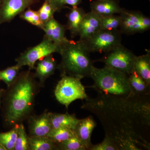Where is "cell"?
<instances>
[{
    "label": "cell",
    "instance_id": "1",
    "mask_svg": "<svg viewBox=\"0 0 150 150\" xmlns=\"http://www.w3.org/2000/svg\"><path fill=\"white\" fill-rule=\"evenodd\" d=\"M81 108L99 119L105 136L120 150L150 149V96L115 97L98 94Z\"/></svg>",
    "mask_w": 150,
    "mask_h": 150
},
{
    "label": "cell",
    "instance_id": "2",
    "mask_svg": "<svg viewBox=\"0 0 150 150\" xmlns=\"http://www.w3.org/2000/svg\"><path fill=\"white\" fill-rule=\"evenodd\" d=\"M30 71L20 73L16 81L9 87L5 99V120L14 126L27 118L34 105L37 84Z\"/></svg>",
    "mask_w": 150,
    "mask_h": 150
},
{
    "label": "cell",
    "instance_id": "3",
    "mask_svg": "<svg viewBox=\"0 0 150 150\" xmlns=\"http://www.w3.org/2000/svg\"><path fill=\"white\" fill-rule=\"evenodd\" d=\"M59 54L62 56V61L58 68L61 74L81 79L90 77L93 62L82 41L69 40L61 45Z\"/></svg>",
    "mask_w": 150,
    "mask_h": 150
},
{
    "label": "cell",
    "instance_id": "4",
    "mask_svg": "<svg viewBox=\"0 0 150 150\" xmlns=\"http://www.w3.org/2000/svg\"><path fill=\"white\" fill-rule=\"evenodd\" d=\"M90 77L94 82L91 87L98 93L115 97L134 95L129 85L128 76L118 70L106 66L100 69L94 66Z\"/></svg>",
    "mask_w": 150,
    "mask_h": 150
},
{
    "label": "cell",
    "instance_id": "5",
    "mask_svg": "<svg viewBox=\"0 0 150 150\" xmlns=\"http://www.w3.org/2000/svg\"><path fill=\"white\" fill-rule=\"evenodd\" d=\"M81 79L62 75L55 88L54 94L56 100L68 109L73 101L78 99L85 100L88 97Z\"/></svg>",
    "mask_w": 150,
    "mask_h": 150
},
{
    "label": "cell",
    "instance_id": "6",
    "mask_svg": "<svg viewBox=\"0 0 150 150\" xmlns=\"http://www.w3.org/2000/svg\"><path fill=\"white\" fill-rule=\"evenodd\" d=\"M61 46L43 38L40 43L28 48L22 53L16 60V65L21 68L28 66L29 70L34 69L36 62L48 55L59 53Z\"/></svg>",
    "mask_w": 150,
    "mask_h": 150
},
{
    "label": "cell",
    "instance_id": "7",
    "mask_svg": "<svg viewBox=\"0 0 150 150\" xmlns=\"http://www.w3.org/2000/svg\"><path fill=\"white\" fill-rule=\"evenodd\" d=\"M121 34L119 30H100L89 38L82 41L90 53H107L121 44Z\"/></svg>",
    "mask_w": 150,
    "mask_h": 150
},
{
    "label": "cell",
    "instance_id": "8",
    "mask_svg": "<svg viewBox=\"0 0 150 150\" xmlns=\"http://www.w3.org/2000/svg\"><path fill=\"white\" fill-rule=\"evenodd\" d=\"M136 56L132 51L121 44L108 52L98 61L104 63L105 66L118 70L128 76L134 70Z\"/></svg>",
    "mask_w": 150,
    "mask_h": 150
},
{
    "label": "cell",
    "instance_id": "9",
    "mask_svg": "<svg viewBox=\"0 0 150 150\" xmlns=\"http://www.w3.org/2000/svg\"><path fill=\"white\" fill-rule=\"evenodd\" d=\"M38 0H2L0 5V24L11 21Z\"/></svg>",
    "mask_w": 150,
    "mask_h": 150
},
{
    "label": "cell",
    "instance_id": "10",
    "mask_svg": "<svg viewBox=\"0 0 150 150\" xmlns=\"http://www.w3.org/2000/svg\"><path fill=\"white\" fill-rule=\"evenodd\" d=\"M28 128L29 136L47 137L52 130L49 112L30 117Z\"/></svg>",
    "mask_w": 150,
    "mask_h": 150
},
{
    "label": "cell",
    "instance_id": "11",
    "mask_svg": "<svg viewBox=\"0 0 150 150\" xmlns=\"http://www.w3.org/2000/svg\"><path fill=\"white\" fill-rule=\"evenodd\" d=\"M141 13L123 9L122 12L119 14L121 17V25L119 29L121 33L130 35L144 32L140 23Z\"/></svg>",
    "mask_w": 150,
    "mask_h": 150
},
{
    "label": "cell",
    "instance_id": "12",
    "mask_svg": "<svg viewBox=\"0 0 150 150\" xmlns=\"http://www.w3.org/2000/svg\"><path fill=\"white\" fill-rule=\"evenodd\" d=\"M66 26L54 18L44 23L43 29L44 37L59 46L67 43L69 40L66 36Z\"/></svg>",
    "mask_w": 150,
    "mask_h": 150
},
{
    "label": "cell",
    "instance_id": "13",
    "mask_svg": "<svg viewBox=\"0 0 150 150\" xmlns=\"http://www.w3.org/2000/svg\"><path fill=\"white\" fill-rule=\"evenodd\" d=\"M96 126V122L90 115L83 119H79L73 129L75 136L80 140L87 150H89L93 145L91 142V137Z\"/></svg>",
    "mask_w": 150,
    "mask_h": 150
},
{
    "label": "cell",
    "instance_id": "14",
    "mask_svg": "<svg viewBox=\"0 0 150 150\" xmlns=\"http://www.w3.org/2000/svg\"><path fill=\"white\" fill-rule=\"evenodd\" d=\"M101 16L92 11L86 13L80 29V41L91 37L100 30Z\"/></svg>",
    "mask_w": 150,
    "mask_h": 150
},
{
    "label": "cell",
    "instance_id": "15",
    "mask_svg": "<svg viewBox=\"0 0 150 150\" xmlns=\"http://www.w3.org/2000/svg\"><path fill=\"white\" fill-rule=\"evenodd\" d=\"M36 64L34 76L39 79L40 85H42L48 78L54 74L58 66L53 54L40 59Z\"/></svg>",
    "mask_w": 150,
    "mask_h": 150
},
{
    "label": "cell",
    "instance_id": "16",
    "mask_svg": "<svg viewBox=\"0 0 150 150\" xmlns=\"http://www.w3.org/2000/svg\"><path fill=\"white\" fill-rule=\"evenodd\" d=\"M91 11L101 17L120 14L123 11L116 0L94 1L91 3Z\"/></svg>",
    "mask_w": 150,
    "mask_h": 150
},
{
    "label": "cell",
    "instance_id": "17",
    "mask_svg": "<svg viewBox=\"0 0 150 150\" xmlns=\"http://www.w3.org/2000/svg\"><path fill=\"white\" fill-rule=\"evenodd\" d=\"M86 13L83 9L77 6L70 9L67 14L68 20L66 27L69 30L71 37L73 38L79 34L81 25Z\"/></svg>",
    "mask_w": 150,
    "mask_h": 150
},
{
    "label": "cell",
    "instance_id": "18",
    "mask_svg": "<svg viewBox=\"0 0 150 150\" xmlns=\"http://www.w3.org/2000/svg\"><path fill=\"white\" fill-rule=\"evenodd\" d=\"M52 130L59 128L74 129L79 119L76 115L69 114L68 112L62 113H52L49 112Z\"/></svg>",
    "mask_w": 150,
    "mask_h": 150
},
{
    "label": "cell",
    "instance_id": "19",
    "mask_svg": "<svg viewBox=\"0 0 150 150\" xmlns=\"http://www.w3.org/2000/svg\"><path fill=\"white\" fill-rule=\"evenodd\" d=\"M142 56H136L134 63V70L142 79L150 85V51Z\"/></svg>",
    "mask_w": 150,
    "mask_h": 150
},
{
    "label": "cell",
    "instance_id": "20",
    "mask_svg": "<svg viewBox=\"0 0 150 150\" xmlns=\"http://www.w3.org/2000/svg\"><path fill=\"white\" fill-rule=\"evenodd\" d=\"M129 85L134 95L146 96L150 95V85L148 84L134 70L128 76Z\"/></svg>",
    "mask_w": 150,
    "mask_h": 150
},
{
    "label": "cell",
    "instance_id": "21",
    "mask_svg": "<svg viewBox=\"0 0 150 150\" xmlns=\"http://www.w3.org/2000/svg\"><path fill=\"white\" fill-rule=\"evenodd\" d=\"M29 150H59L58 146L47 137L28 136Z\"/></svg>",
    "mask_w": 150,
    "mask_h": 150
},
{
    "label": "cell",
    "instance_id": "22",
    "mask_svg": "<svg viewBox=\"0 0 150 150\" xmlns=\"http://www.w3.org/2000/svg\"><path fill=\"white\" fill-rule=\"evenodd\" d=\"M18 124L13 126L10 131L0 133V144L6 150H13L18 131Z\"/></svg>",
    "mask_w": 150,
    "mask_h": 150
},
{
    "label": "cell",
    "instance_id": "23",
    "mask_svg": "<svg viewBox=\"0 0 150 150\" xmlns=\"http://www.w3.org/2000/svg\"><path fill=\"white\" fill-rule=\"evenodd\" d=\"M74 136L73 129L59 128L52 130L47 137L57 144Z\"/></svg>",
    "mask_w": 150,
    "mask_h": 150
},
{
    "label": "cell",
    "instance_id": "24",
    "mask_svg": "<svg viewBox=\"0 0 150 150\" xmlns=\"http://www.w3.org/2000/svg\"><path fill=\"white\" fill-rule=\"evenodd\" d=\"M121 23L120 15H113L109 16L101 17L100 30H119Z\"/></svg>",
    "mask_w": 150,
    "mask_h": 150
},
{
    "label": "cell",
    "instance_id": "25",
    "mask_svg": "<svg viewBox=\"0 0 150 150\" xmlns=\"http://www.w3.org/2000/svg\"><path fill=\"white\" fill-rule=\"evenodd\" d=\"M21 68L17 65L8 67L0 71V79L9 87L16 81L20 74Z\"/></svg>",
    "mask_w": 150,
    "mask_h": 150
},
{
    "label": "cell",
    "instance_id": "26",
    "mask_svg": "<svg viewBox=\"0 0 150 150\" xmlns=\"http://www.w3.org/2000/svg\"><path fill=\"white\" fill-rule=\"evenodd\" d=\"M20 17L30 24L43 29L44 23L39 17L37 11L33 10L28 8L26 10L20 14Z\"/></svg>",
    "mask_w": 150,
    "mask_h": 150
},
{
    "label": "cell",
    "instance_id": "27",
    "mask_svg": "<svg viewBox=\"0 0 150 150\" xmlns=\"http://www.w3.org/2000/svg\"><path fill=\"white\" fill-rule=\"evenodd\" d=\"M13 150H29L28 136L21 123L18 124L17 137Z\"/></svg>",
    "mask_w": 150,
    "mask_h": 150
},
{
    "label": "cell",
    "instance_id": "28",
    "mask_svg": "<svg viewBox=\"0 0 150 150\" xmlns=\"http://www.w3.org/2000/svg\"><path fill=\"white\" fill-rule=\"evenodd\" d=\"M37 12L40 20L44 23L54 18V13L58 11L52 4L47 0H45L43 5Z\"/></svg>",
    "mask_w": 150,
    "mask_h": 150
},
{
    "label": "cell",
    "instance_id": "29",
    "mask_svg": "<svg viewBox=\"0 0 150 150\" xmlns=\"http://www.w3.org/2000/svg\"><path fill=\"white\" fill-rule=\"evenodd\" d=\"M59 150H86L85 146L76 136L57 144Z\"/></svg>",
    "mask_w": 150,
    "mask_h": 150
},
{
    "label": "cell",
    "instance_id": "30",
    "mask_svg": "<svg viewBox=\"0 0 150 150\" xmlns=\"http://www.w3.org/2000/svg\"><path fill=\"white\" fill-rule=\"evenodd\" d=\"M89 150H120L118 145L105 136L102 142L96 145H93Z\"/></svg>",
    "mask_w": 150,
    "mask_h": 150
},
{
    "label": "cell",
    "instance_id": "31",
    "mask_svg": "<svg viewBox=\"0 0 150 150\" xmlns=\"http://www.w3.org/2000/svg\"><path fill=\"white\" fill-rule=\"evenodd\" d=\"M140 23L144 32L146 31L150 28V19L141 13L140 16Z\"/></svg>",
    "mask_w": 150,
    "mask_h": 150
},
{
    "label": "cell",
    "instance_id": "32",
    "mask_svg": "<svg viewBox=\"0 0 150 150\" xmlns=\"http://www.w3.org/2000/svg\"><path fill=\"white\" fill-rule=\"evenodd\" d=\"M56 7L57 11H60L66 7L64 0H47Z\"/></svg>",
    "mask_w": 150,
    "mask_h": 150
},
{
    "label": "cell",
    "instance_id": "33",
    "mask_svg": "<svg viewBox=\"0 0 150 150\" xmlns=\"http://www.w3.org/2000/svg\"><path fill=\"white\" fill-rule=\"evenodd\" d=\"M82 0H64L65 5H68L74 7H77L81 3Z\"/></svg>",
    "mask_w": 150,
    "mask_h": 150
},
{
    "label": "cell",
    "instance_id": "34",
    "mask_svg": "<svg viewBox=\"0 0 150 150\" xmlns=\"http://www.w3.org/2000/svg\"><path fill=\"white\" fill-rule=\"evenodd\" d=\"M4 89H1L0 90V106H1V98L3 95L4 94Z\"/></svg>",
    "mask_w": 150,
    "mask_h": 150
},
{
    "label": "cell",
    "instance_id": "35",
    "mask_svg": "<svg viewBox=\"0 0 150 150\" xmlns=\"http://www.w3.org/2000/svg\"><path fill=\"white\" fill-rule=\"evenodd\" d=\"M0 150H6V149L1 144H0Z\"/></svg>",
    "mask_w": 150,
    "mask_h": 150
},
{
    "label": "cell",
    "instance_id": "36",
    "mask_svg": "<svg viewBox=\"0 0 150 150\" xmlns=\"http://www.w3.org/2000/svg\"><path fill=\"white\" fill-rule=\"evenodd\" d=\"M2 1V0H0V5H1V3Z\"/></svg>",
    "mask_w": 150,
    "mask_h": 150
},
{
    "label": "cell",
    "instance_id": "37",
    "mask_svg": "<svg viewBox=\"0 0 150 150\" xmlns=\"http://www.w3.org/2000/svg\"><path fill=\"white\" fill-rule=\"evenodd\" d=\"M97 1H102V0H97Z\"/></svg>",
    "mask_w": 150,
    "mask_h": 150
},
{
    "label": "cell",
    "instance_id": "38",
    "mask_svg": "<svg viewBox=\"0 0 150 150\" xmlns=\"http://www.w3.org/2000/svg\"><path fill=\"white\" fill-rule=\"evenodd\" d=\"M0 80H1V79H0Z\"/></svg>",
    "mask_w": 150,
    "mask_h": 150
}]
</instances>
